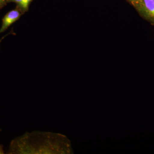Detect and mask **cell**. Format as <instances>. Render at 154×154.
Listing matches in <instances>:
<instances>
[{
    "label": "cell",
    "mask_w": 154,
    "mask_h": 154,
    "mask_svg": "<svg viewBox=\"0 0 154 154\" xmlns=\"http://www.w3.org/2000/svg\"><path fill=\"white\" fill-rule=\"evenodd\" d=\"M10 2L11 0H0V9L4 8Z\"/></svg>",
    "instance_id": "cell-5"
},
{
    "label": "cell",
    "mask_w": 154,
    "mask_h": 154,
    "mask_svg": "<svg viewBox=\"0 0 154 154\" xmlns=\"http://www.w3.org/2000/svg\"><path fill=\"white\" fill-rule=\"evenodd\" d=\"M128 2L131 3V5H133V6H134L138 2L139 0H128Z\"/></svg>",
    "instance_id": "cell-6"
},
{
    "label": "cell",
    "mask_w": 154,
    "mask_h": 154,
    "mask_svg": "<svg viewBox=\"0 0 154 154\" xmlns=\"http://www.w3.org/2000/svg\"><path fill=\"white\" fill-rule=\"evenodd\" d=\"M22 15L23 14L22 12L17 7L8 12L2 19V22L0 28V34L5 32L11 25L19 20Z\"/></svg>",
    "instance_id": "cell-3"
},
{
    "label": "cell",
    "mask_w": 154,
    "mask_h": 154,
    "mask_svg": "<svg viewBox=\"0 0 154 154\" xmlns=\"http://www.w3.org/2000/svg\"><path fill=\"white\" fill-rule=\"evenodd\" d=\"M134 7L141 17L154 25V0H139Z\"/></svg>",
    "instance_id": "cell-2"
},
{
    "label": "cell",
    "mask_w": 154,
    "mask_h": 154,
    "mask_svg": "<svg viewBox=\"0 0 154 154\" xmlns=\"http://www.w3.org/2000/svg\"><path fill=\"white\" fill-rule=\"evenodd\" d=\"M4 152L3 150V146L2 145H0V154H4Z\"/></svg>",
    "instance_id": "cell-8"
},
{
    "label": "cell",
    "mask_w": 154,
    "mask_h": 154,
    "mask_svg": "<svg viewBox=\"0 0 154 154\" xmlns=\"http://www.w3.org/2000/svg\"><path fill=\"white\" fill-rule=\"evenodd\" d=\"M72 149L67 138L49 132H27L12 140L9 154H70Z\"/></svg>",
    "instance_id": "cell-1"
},
{
    "label": "cell",
    "mask_w": 154,
    "mask_h": 154,
    "mask_svg": "<svg viewBox=\"0 0 154 154\" xmlns=\"http://www.w3.org/2000/svg\"><path fill=\"white\" fill-rule=\"evenodd\" d=\"M15 34V33H14V31H13V30H11V32H10V33H8V34H7V35H6L5 36H4V37H2V38H1V39H0V42H1V41H2V39H3V38H5V37H6V36H7V35H9V34Z\"/></svg>",
    "instance_id": "cell-7"
},
{
    "label": "cell",
    "mask_w": 154,
    "mask_h": 154,
    "mask_svg": "<svg viewBox=\"0 0 154 154\" xmlns=\"http://www.w3.org/2000/svg\"><path fill=\"white\" fill-rule=\"evenodd\" d=\"M34 0H11L10 2L16 3V7L19 9L22 14H24L29 10L30 4Z\"/></svg>",
    "instance_id": "cell-4"
}]
</instances>
